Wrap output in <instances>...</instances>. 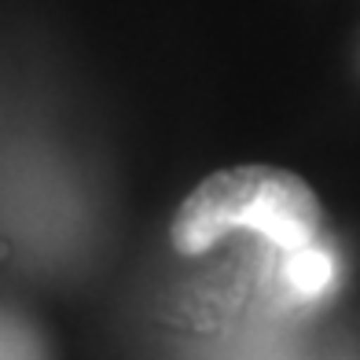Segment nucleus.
Here are the masks:
<instances>
[{
    "instance_id": "nucleus-1",
    "label": "nucleus",
    "mask_w": 360,
    "mask_h": 360,
    "mask_svg": "<svg viewBox=\"0 0 360 360\" xmlns=\"http://www.w3.org/2000/svg\"><path fill=\"white\" fill-rule=\"evenodd\" d=\"M323 210L298 173L276 166H236L206 176L173 217V247L202 254L236 228L272 239L280 250H302L320 236Z\"/></svg>"
},
{
    "instance_id": "nucleus-2",
    "label": "nucleus",
    "mask_w": 360,
    "mask_h": 360,
    "mask_svg": "<svg viewBox=\"0 0 360 360\" xmlns=\"http://www.w3.org/2000/svg\"><path fill=\"white\" fill-rule=\"evenodd\" d=\"M283 276H287L294 294H302V298H320V294L331 290V283H335V257H331V250L309 243V247L287 254Z\"/></svg>"
},
{
    "instance_id": "nucleus-3",
    "label": "nucleus",
    "mask_w": 360,
    "mask_h": 360,
    "mask_svg": "<svg viewBox=\"0 0 360 360\" xmlns=\"http://www.w3.org/2000/svg\"><path fill=\"white\" fill-rule=\"evenodd\" d=\"M0 360H48L41 335L15 313H0Z\"/></svg>"
}]
</instances>
